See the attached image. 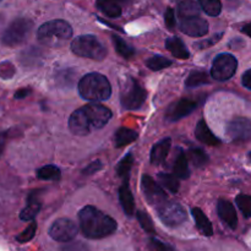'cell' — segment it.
Here are the masks:
<instances>
[{
    "instance_id": "obj_1",
    "label": "cell",
    "mask_w": 251,
    "mask_h": 251,
    "mask_svg": "<svg viewBox=\"0 0 251 251\" xmlns=\"http://www.w3.org/2000/svg\"><path fill=\"white\" fill-rule=\"evenodd\" d=\"M112 118L109 108L98 103H91L75 110L69 119V127L74 135L86 136L92 131L102 129Z\"/></svg>"
},
{
    "instance_id": "obj_2",
    "label": "cell",
    "mask_w": 251,
    "mask_h": 251,
    "mask_svg": "<svg viewBox=\"0 0 251 251\" xmlns=\"http://www.w3.org/2000/svg\"><path fill=\"white\" fill-rule=\"evenodd\" d=\"M82 234L90 239H102L117 230V222L93 206H86L78 212Z\"/></svg>"
},
{
    "instance_id": "obj_3",
    "label": "cell",
    "mask_w": 251,
    "mask_h": 251,
    "mask_svg": "<svg viewBox=\"0 0 251 251\" xmlns=\"http://www.w3.org/2000/svg\"><path fill=\"white\" fill-rule=\"evenodd\" d=\"M78 93L81 97L91 102L107 100L112 95V86L102 74L92 73L83 76L78 82Z\"/></svg>"
},
{
    "instance_id": "obj_4",
    "label": "cell",
    "mask_w": 251,
    "mask_h": 251,
    "mask_svg": "<svg viewBox=\"0 0 251 251\" xmlns=\"http://www.w3.org/2000/svg\"><path fill=\"white\" fill-rule=\"evenodd\" d=\"M73 36L70 24L64 20H53L42 25L37 32V38L42 44L48 47H61Z\"/></svg>"
},
{
    "instance_id": "obj_5",
    "label": "cell",
    "mask_w": 251,
    "mask_h": 251,
    "mask_svg": "<svg viewBox=\"0 0 251 251\" xmlns=\"http://www.w3.org/2000/svg\"><path fill=\"white\" fill-rule=\"evenodd\" d=\"M71 50L81 58H88L92 60H103L107 56V49L102 42L95 36L85 34L75 38L71 43Z\"/></svg>"
},
{
    "instance_id": "obj_6",
    "label": "cell",
    "mask_w": 251,
    "mask_h": 251,
    "mask_svg": "<svg viewBox=\"0 0 251 251\" xmlns=\"http://www.w3.org/2000/svg\"><path fill=\"white\" fill-rule=\"evenodd\" d=\"M146 91L140 86L135 78L125 77V82L122 86V93H120V100L124 109L135 110L141 108L146 100Z\"/></svg>"
},
{
    "instance_id": "obj_7",
    "label": "cell",
    "mask_w": 251,
    "mask_h": 251,
    "mask_svg": "<svg viewBox=\"0 0 251 251\" xmlns=\"http://www.w3.org/2000/svg\"><path fill=\"white\" fill-rule=\"evenodd\" d=\"M33 28V22L25 17L14 20L2 33L1 42L7 47H16L26 42Z\"/></svg>"
},
{
    "instance_id": "obj_8",
    "label": "cell",
    "mask_w": 251,
    "mask_h": 251,
    "mask_svg": "<svg viewBox=\"0 0 251 251\" xmlns=\"http://www.w3.org/2000/svg\"><path fill=\"white\" fill-rule=\"evenodd\" d=\"M238 61L235 56L232 54H220L216 56L213 60L212 69H211V75L217 81H227L232 76H234L237 71Z\"/></svg>"
},
{
    "instance_id": "obj_9",
    "label": "cell",
    "mask_w": 251,
    "mask_h": 251,
    "mask_svg": "<svg viewBox=\"0 0 251 251\" xmlns=\"http://www.w3.org/2000/svg\"><path fill=\"white\" fill-rule=\"evenodd\" d=\"M159 218L168 227H178L186 220V211L178 202H169L168 200L157 207Z\"/></svg>"
},
{
    "instance_id": "obj_10",
    "label": "cell",
    "mask_w": 251,
    "mask_h": 251,
    "mask_svg": "<svg viewBox=\"0 0 251 251\" xmlns=\"http://www.w3.org/2000/svg\"><path fill=\"white\" fill-rule=\"evenodd\" d=\"M51 239L60 243H69L77 234V226L69 218H59L49 228Z\"/></svg>"
},
{
    "instance_id": "obj_11",
    "label": "cell",
    "mask_w": 251,
    "mask_h": 251,
    "mask_svg": "<svg viewBox=\"0 0 251 251\" xmlns=\"http://www.w3.org/2000/svg\"><path fill=\"white\" fill-rule=\"evenodd\" d=\"M141 188L144 191V195L146 200L149 201L150 205L154 206V207H159L162 203L166 202L168 200L167 194L162 189L159 184H157L150 176H144L141 179Z\"/></svg>"
},
{
    "instance_id": "obj_12",
    "label": "cell",
    "mask_w": 251,
    "mask_h": 251,
    "mask_svg": "<svg viewBox=\"0 0 251 251\" xmlns=\"http://www.w3.org/2000/svg\"><path fill=\"white\" fill-rule=\"evenodd\" d=\"M226 134L232 141H248L251 139V120L243 117L234 118L228 123Z\"/></svg>"
},
{
    "instance_id": "obj_13",
    "label": "cell",
    "mask_w": 251,
    "mask_h": 251,
    "mask_svg": "<svg viewBox=\"0 0 251 251\" xmlns=\"http://www.w3.org/2000/svg\"><path fill=\"white\" fill-rule=\"evenodd\" d=\"M180 31L190 37H203L208 32V24L200 16L180 20Z\"/></svg>"
},
{
    "instance_id": "obj_14",
    "label": "cell",
    "mask_w": 251,
    "mask_h": 251,
    "mask_svg": "<svg viewBox=\"0 0 251 251\" xmlns=\"http://www.w3.org/2000/svg\"><path fill=\"white\" fill-rule=\"evenodd\" d=\"M196 102L191 100H180L172 104L166 112V119L168 122H178L183 118L188 117L190 113L196 109Z\"/></svg>"
},
{
    "instance_id": "obj_15",
    "label": "cell",
    "mask_w": 251,
    "mask_h": 251,
    "mask_svg": "<svg viewBox=\"0 0 251 251\" xmlns=\"http://www.w3.org/2000/svg\"><path fill=\"white\" fill-rule=\"evenodd\" d=\"M218 216L221 220L226 223L229 228L235 229L238 226V216L235 212V208L233 203H230L227 200H220L217 205Z\"/></svg>"
},
{
    "instance_id": "obj_16",
    "label": "cell",
    "mask_w": 251,
    "mask_h": 251,
    "mask_svg": "<svg viewBox=\"0 0 251 251\" xmlns=\"http://www.w3.org/2000/svg\"><path fill=\"white\" fill-rule=\"evenodd\" d=\"M172 146V140L169 139H163L159 142H157L153 147H152L151 151V163L153 166H159V164L163 163L166 161V158L168 157L169 151H171Z\"/></svg>"
},
{
    "instance_id": "obj_17",
    "label": "cell",
    "mask_w": 251,
    "mask_h": 251,
    "mask_svg": "<svg viewBox=\"0 0 251 251\" xmlns=\"http://www.w3.org/2000/svg\"><path fill=\"white\" fill-rule=\"evenodd\" d=\"M195 136L199 141L208 145V146H220L221 145V140L212 134L205 120H200L198 123L195 127Z\"/></svg>"
},
{
    "instance_id": "obj_18",
    "label": "cell",
    "mask_w": 251,
    "mask_h": 251,
    "mask_svg": "<svg viewBox=\"0 0 251 251\" xmlns=\"http://www.w3.org/2000/svg\"><path fill=\"white\" fill-rule=\"evenodd\" d=\"M119 200H120V203H122L125 215L131 217V216L135 213V201H134V196H132L131 194V190H130L129 188V184H127V180H125L124 183H123V185L120 186Z\"/></svg>"
},
{
    "instance_id": "obj_19",
    "label": "cell",
    "mask_w": 251,
    "mask_h": 251,
    "mask_svg": "<svg viewBox=\"0 0 251 251\" xmlns=\"http://www.w3.org/2000/svg\"><path fill=\"white\" fill-rule=\"evenodd\" d=\"M126 0H97V7L108 17H119L122 15V5Z\"/></svg>"
},
{
    "instance_id": "obj_20",
    "label": "cell",
    "mask_w": 251,
    "mask_h": 251,
    "mask_svg": "<svg viewBox=\"0 0 251 251\" xmlns=\"http://www.w3.org/2000/svg\"><path fill=\"white\" fill-rule=\"evenodd\" d=\"M178 154H176V159H174V166H173V174L178 176L179 179H188L190 176V171H189V164H188V156L185 152L181 151L180 149L176 150Z\"/></svg>"
},
{
    "instance_id": "obj_21",
    "label": "cell",
    "mask_w": 251,
    "mask_h": 251,
    "mask_svg": "<svg viewBox=\"0 0 251 251\" xmlns=\"http://www.w3.org/2000/svg\"><path fill=\"white\" fill-rule=\"evenodd\" d=\"M201 6L195 0H183L178 5V17L180 20L200 16Z\"/></svg>"
},
{
    "instance_id": "obj_22",
    "label": "cell",
    "mask_w": 251,
    "mask_h": 251,
    "mask_svg": "<svg viewBox=\"0 0 251 251\" xmlns=\"http://www.w3.org/2000/svg\"><path fill=\"white\" fill-rule=\"evenodd\" d=\"M166 48L178 59H189L190 56L185 44L178 37H169L166 41Z\"/></svg>"
},
{
    "instance_id": "obj_23",
    "label": "cell",
    "mask_w": 251,
    "mask_h": 251,
    "mask_svg": "<svg viewBox=\"0 0 251 251\" xmlns=\"http://www.w3.org/2000/svg\"><path fill=\"white\" fill-rule=\"evenodd\" d=\"M41 201L38 200V198L36 196V194H31L27 199V206L21 211V215L20 218L22 221H32L38 212L41 211Z\"/></svg>"
},
{
    "instance_id": "obj_24",
    "label": "cell",
    "mask_w": 251,
    "mask_h": 251,
    "mask_svg": "<svg viewBox=\"0 0 251 251\" xmlns=\"http://www.w3.org/2000/svg\"><path fill=\"white\" fill-rule=\"evenodd\" d=\"M193 216L195 218V223L198 229L200 230L201 234L206 235V237H211L213 234V228L211 225L210 220L207 218V216L202 212V210H200L199 207L193 208Z\"/></svg>"
},
{
    "instance_id": "obj_25",
    "label": "cell",
    "mask_w": 251,
    "mask_h": 251,
    "mask_svg": "<svg viewBox=\"0 0 251 251\" xmlns=\"http://www.w3.org/2000/svg\"><path fill=\"white\" fill-rule=\"evenodd\" d=\"M137 139V132L127 127H120L114 134V142L117 147H124Z\"/></svg>"
},
{
    "instance_id": "obj_26",
    "label": "cell",
    "mask_w": 251,
    "mask_h": 251,
    "mask_svg": "<svg viewBox=\"0 0 251 251\" xmlns=\"http://www.w3.org/2000/svg\"><path fill=\"white\" fill-rule=\"evenodd\" d=\"M188 159L196 167V168H201V167L206 166L208 163V156L203 150L201 149H190L186 153Z\"/></svg>"
},
{
    "instance_id": "obj_27",
    "label": "cell",
    "mask_w": 251,
    "mask_h": 251,
    "mask_svg": "<svg viewBox=\"0 0 251 251\" xmlns=\"http://www.w3.org/2000/svg\"><path fill=\"white\" fill-rule=\"evenodd\" d=\"M178 179V176H176L174 174L158 173L159 184L173 194L178 193L179 190V185H180V184H179Z\"/></svg>"
},
{
    "instance_id": "obj_28",
    "label": "cell",
    "mask_w": 251,
    "mask_h": 251,
    "mask_svg": "<svg viewBox=\"0 0 251 251\" xmlns=\"http://www.w3.org/2000/svg\"><path fill=\"white\" fill-rule=\"evenodd\" d=\"M112 41H113V44H114V48L115 50H117V53L120 54L123 58L130 59L135 54L134 48H131V47H130L124 39L118 37L117 34H113Z\"/></svg>"
},
{
    "instance_id": "obj_29",
    "label": "cell",
    "mask_w": 251,
    "mask_h": 251,
    "mask_svg": "<svg viewBox=\"0 0 251 251\" xmlns=\"http://www.w3.org/2000/svg\"><path fill=\"white\" fill-rule=\"evenodd\" d=\"M205 83H208V76L203 71H193L185 81V86L189 88L199 87Z\"/></svg>"
},
{
    "instance_id": "obj_30",
    "label": "cell",
    "mask_w": 251,
    "mask_h": 251,
    "mask_svg": "<svg viewBox=\"0 0 251 251\" xmlns=\"http://www.w3.org/2000/svg\"><path fill=\"white\" fill-rule=\"evenodd\" d=\"M37 178L42 180H59L60 171L55 166H44L37 171Z\"/></svg>"
},
{
    "instance_id": "obj_31",
    "label": "cell",
    "mask_w": 251,
    "mask_h": 251,
    "mask_svg": "<svg viewBox=\"0 0 251 251\" xmlns=\"http://www.w3.org/2000/svg\"><path fill=\"white\" fill-rule=\"evenodd\" d=\"M201 9L210 16H218L222 11V4L220 0H199Z\"/></svg>"
},
{
    "instance_id": "obj_32",
    "label": "cell",
    "mask_w": 251,
    "mask_h": 251,
    "mask_svg": "<svg viewBox=\"0 0 251 251\" xmlns=\"http://www.w3.org/2000/svg\"><path fill=\"white\" fill-rule=\"evenodd\" d=\"M132 164H134V157H132L131 154H126V156L119 162V164H118L117 174L120 178L124 179V181L127 180V178H129Z\"/></svg>"
},
{
    "instance_id": "obj_33",
    "label": "cell",
    "mask_w": 251,
    "mask_h": 251,
    "mask_svg": "<svg viewBox=\"0 0 251 251\" xmlns=\"http://www.w3.org/2000/svg\"><path fill=\"white\" fill-rule=\"evenodd\" d=\"M146 65L149 66L151 70L159 71V70H163V69L166 68H169V66L172 65V60L167 59L166 56L154 55L146 61Z\"/></svg>"
},
{
    "instance_id": "obj_34",
    "label": "cell",
    "mask_w": 251,
    "mask_h": 251,
    "mask_svg": "<svg viewBox=\"0 0 251 251\" xmlns=\"http://www.w3.org/2000/svg\"><path fill=\"white\" fill-rule=\"evenodd\" d=\"M235 202H237L238 207L242 211L243 216L245 218L251 217V196L250 195H244V194H240L235 198Z\"/></svg>"
},
{
    "instance_id": "obj_35",
    "label": "cell",
    "mask_w": 251,
    "mask_h": 251,
    "mask_svg": "<svg viewBox=\"0 0 251 251\" xmlns=\"http://www.w3.org/2000/svg\"><path fill=\"white\" fill-rule=\"evenodd\" d=\"M136 217H137V220H139L141 227L144 228L146 232H149V233H153L154 232L153 223H152L151 218H150V216L147 215V213L142 212V211H137Z\"/></svg>"
},
{
    "instance_id": "obj_36",
    "label": "cell",
    "mask_w": 251,
    "mask_h": 251,
    "mask_svg": "<svg viewBox=\"0 0 251 251\" xmlns=\"http://www.w3.org/2000/svg\"><path fill=\"white\" fill-rule=\"evenodd\" d=\"M36 229H37V225H36V222L33 221V222H32L31 225H29L28 227H27L26 229L21 233V234L17 235V238H16L17 242H20V243L29 242V240L34 237V234H36Z\"/></svg>"
},
{
    "instance_id": "obj_37",
    "label": "cell",
    "mask_w": 251,
    "mask_h": 251,
    "mask_svg": "<svg viewBox=\"0 0 251 251\" xmlns=\"http://www.w3.org/2000/svg\"><path fill=\"white\" fill-rule=\"evenodd\" d=\"M164 21H166V25L167 27H168L169 29H174V27H176V12H174V10L172 9V7H168L166 11V14H164Z\"/></svg>"
},
{
    "instance_id": "obj_38",
    "label": "cell",
    "mask_w": 251,
    "mask_h": 251,
    "mask_svg": "<svg viewBox=\"0 0 251 251\" xmlns=\"http://www.w3.org/2000/svg\"><path fill=\"white\" fill-rule=\"evenodd\" d=\"M150 244H151V248L154 251H174L173 248L164 244V243L159 242L158 239H154V238H152V239L150 240Z\"/></svg>"
},
{
    "instance_id": "obj_39",
    "label": "cell",
    "mask_w": 251,
    "mask_h": 251,
    "mask_svg": "<svg viewBox=\"0 0 251 251\" xmlns=\"http://www.w3.org/2000/svg\"><path fill=\"white\" fill-rule=\"evenodd\" d=\"M61 251H88V247L81 242L71 243L61 248Z\"/></svg>"
},
{
    "instance_id": "obj_40",
    "label": "cell",
    "mask_w": 251,
    "mask_h": 251,
    "mask_svg": "<svg viewBox=\"0 0 251 251\" xmlns=\"http://www.w3.org/2000/svg\"><path fill=\"white\" fill-rule=\"evenodd\" d=\"M103 168V164L100 161H95L91 164H88L87 168L83 169V174H87V176H91V174H95L97 172H100V169Z\"/></svg>"
},
{
    "instance_id": "obj_41",
    "label": "cell",
    "mask_w": 251,
    "mask_h": 251,
    "mask_svg": "<svg viewBox=\"0 0 251 251\" xmlns=\"http://www.w3.org/2000/svg\"><path fill=\"white\" fill-rule=\"evenodd\" d=\"M221 36H222V34H217V36L213 37L212 39H207V41L200 42V43L196 44V47H199V48H207V47H211L213 43H217V42L220 41Z\"/></svg>"
},
{
    "instance_id": "obj_42",
    "label": "cell",
    "mask_w": 251,
    "mask_h": 251,
    "mask_svg": "<svg viewBox=\"0 0 251 251\" xmlns=\"http://www.w3.org/2000/svg\"><path fill=\"white\" fill-rule=\"evenodd\" d=\"M242 82L244 87H247L248 90H251V69L245 71L244 75H243L242 77Z\"/></svg>"
},
{
    "instance_id": "obj_43",
    "label": "cell",
    "mask_w": 251,
    "mask_h": 251,
    "mask_svg": "<svg viewBox=\"0 0 251 251\" xmlns=\"http://www.w3.org/2000/svg\"><path fill=\"white\" fill-rule=\"evenodd\" d=\"M29 92H31V91H29L28 88H25V90H20V91H17L16 93H15V97H16V98H25V97H27V96L29 95Z\"/></svg>"
},
{
    "instance_id": "obj_44",
    "label": "cell",
    "mask_w": 251,
    "mask_h": 251,
    "mask_svg": "<svg viewBox=\"0 0 251 251\" xmlns=\"http://www.w3.org/2000/svg\"><path fill=\"white\" fill-rule=\"evenodd\" d=\"M5 147V135L0 132V156H1L2 151H4Z\"/></svg>"
},
{
    "instance_id": "obj_45",
    "label": "cell",
    "mask_w": 251,
    "mask_h": 251,
    "mask_svg": "<svg viewBox=\"0 0 251 251\" xmlns=\"http://www.w3.org/2000/svg\"><path fill=\"white\" fill-rule=\"evenodd\" d=\"M242 32H243V33L248 34V36H249V37H251V22H250V24L245 25V26L243 27Z\"/></svg>"
},
{
    "instance_id": "obj_46",
    "label": "cell",
    "mask_w": 251,
    "mask_h": 251,
    "mask_svg": "<svg viewBox=\"0 0 251 251\" xmlns=\"http://www.w3.org/2000/svg\"><path fill=\"white\" fill-rule=\"evenodd\" d=\"M249 158H250V161H251V152L249 153Z\"/></svg>"
},
{
    "instance_id": "obj_47",
    "label": "cell",
    "mask_w": 251,
    "mask_h": 251,
    "mask_svg": "<svg viewBox=\"0 0 251 251\" xmlns=\"http://www.w3.org/2000/svg\"><path fill=\"white\" fill-rule=\"evenodd\" d=\"M0 1H1V0H0Z\"/></svg>"
}]
</instances>
